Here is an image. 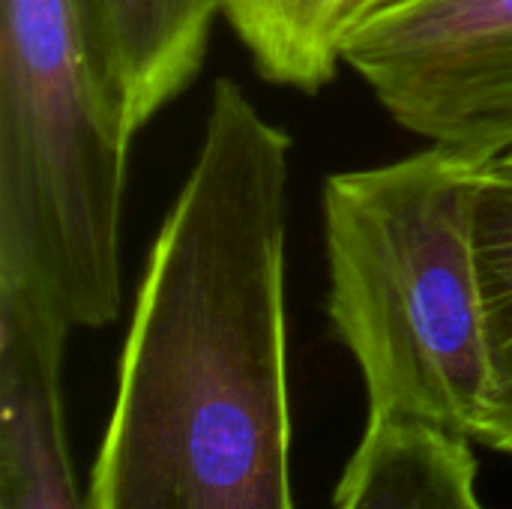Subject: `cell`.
<instances>
[{
	"label": "cell",
	"mask_w": 512,
	"mask_h": 509,
	"mask_svg": "<svg viewBox=\"0 0 512 509\" xmlns=\"http://www.w3.org/2000/svg\"><path fill=\"white\" fill-rule=\"evenodd\" d=\"M291 138L219 78L120 357L87 509H294Z\"/></svg>",
	"instance_id": "6da1fadb"
},
{
	"label": "cell",
	"mask_w": 512,
	"mask_h": 509,
	"mask_svg": "<svg viewBox=\"0 0 512 509\" xmlns=\"http://www.w3.org/2000/svg\"><path fill=\"white\" fill-rule=\"evenodd\" d=\"M483 168L429 144L324 186L327 315L363 372L369 414L471 441L489 384L477 249Z\"/></svg>",
	"instance_id": "7a4b0ae2"
},
{
	"label": "cell",
	"mask_w": 512,
	"mask_h": 509,
	"mask_svg": "<svg viewBox=\"0 0 512 509\" xmlns=\"http://www.w3.org/2000/svg\"><path fill=\"white\" fill-rule=\"evenodd\" d=\"M129 147L75 0H0V285L72 330L120 312Z\"/></svg>",
	"instance_id": "3957f363"
},
{
	"label": "cell",
	"mask_w": 512,
	"mask_h": 509,
	"mask_svg": "<svg viewBox=\"0 0 512 509\" xmlns=\"http://www.w3.org/2000/svg\"><path fill=\"white\" fill-rule=\"evenodd\" d=\"M342 63L432 147L477 165L512 153V0H375Z\"/></svg>",
	"instance_id": "277c9868"
},
{
	"label": "cell",
	"mask_w": 512,
	"mask_h": 509,
	"mask_svg": "<svg viewBox=\"0 0 512 509\" xmlns=\"http://www.w3.org/2000/svg\"><path fill=\"white\" fill-rule=\"evenodd\" d=\"M69 333L36 294L0 285V509H87L60 396Z\"/></svg>",
	"instance_id": "5b68a950"
},
{
	"label": "cell",
	"mask_w": 512,
	"mask_h": 509,
	"mask_svg": "<svg viewBox=\"0 0 512 509\" xmlns=\"http://www.w3.org/2000/svg\"><path fill=\"white\" fill-rule=\"evenodd\" d=\"M111 111L135 138L201 72L228 0H75Z\"/></svg>",
	"instance_id": "8992f818"
},
{
	"label": "cell",
	"mask_w": 512,
	"mask_h": 509,
	"mask_svg": "<svg viewBox=\"0 0 512 509\" xmlns=\"http://www.w3.org/2000/svg\"><path fill=\"white\" fill-rule=\"evenodd\" d=\"M336 509H483L468 435L390 414H369Z\"/></svg>",
	"instance_id": "52a82bcc"
},
{
	"label": "cell",
	"mask_w": 512,
	"mask_h": 509,
	"mask_svg": "<svg viewBox=\"0 0 512 509\" xmlns=\"http://www.w3.org/2000/svg\"><path fill=\"white\" fill-rule=\"evenodd\" d=\"M375 0H228L225 18L273 84L318 93L342 63L351 27Z\"/></svg>",
	"instance_id": "ba28073f"
},
{
	"label": "cell",
	"mask_w": 512,
	"mask_h": 509,
	"mask_svg": "<svg viewBox=\"0 0 512 509\" xmlns=\"http://www.w3.org/2000/svg\"><path fill=\"white\" fill-rule=\"evenodd\" d=\"M477 249L486 309L489 384L474 441L512 456V180L483 168Z\"/></svg>",
	"instance_id": "9c48e42d"
},
{
	"label": "cell",
	"mask_w": 512,
	"mask_h": 509,
	"mask_svg": "<svg viewBox=\"0 0 512 509\" xmlns=\"http://www.w3.org/2000/svg\"><path fill=\"white\" fill-rule=\"evenodd\" d=\"M489 168H492L495 174H501V177H510L512 180V153L510 156H504V159H498V162H492Z\"/></svg>",
	"instance_id": "30bf717a"
}]
</instances>
